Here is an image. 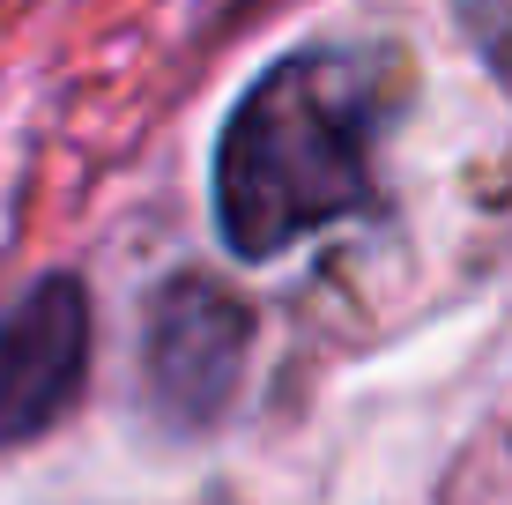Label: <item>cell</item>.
I'll return each mask as SVG.
<instances>
[{
  "label": "cell",
  "mask_w": 512,
  "mask_h": 505,
  "mask_svg": "<svg viewBox=\"0 0 512 505\" xmlns=\"http://www.w3.org/2000/svg\"><path fill=\"white\" fill-rule=\"evenodd\" d=\"M386 90L364 52H297L245 90L216 149V216L231 253L268 260L372 194Z\"/></svg>",
  "instance_id": "1"
},
{
  "label": "cell",
  "mask_w": 512,
  "mask_h": 505,
  "mask_svg": "<svg viewBox=\"0 0 512 505\" xmlns=\"http://www.w3.org/2000/svg\"><path fill=\"white\" fill-rule=\"evenodd\" d=\"M82 364H90V298L75 275H45L0 320V446L38 439L75 402Z\"/></svg>",
  "instance_id": "2"
},
{
  "label": "cell",
  "mask_w": 512,
  "mask_h": 505,
  "mask_svg": "<svg viewBox=\"0 0 512 505\" xmlns=\"http://www.w3.org/2000/svg\"><path fill=\"white\" fill-rule=\"evenodd\" d=\"M245 364V305L216 283H171L149 320V379L156 402L186 424L223 409Z\"/></svg>",
  "instance_id": "3"
}]
</instances>
